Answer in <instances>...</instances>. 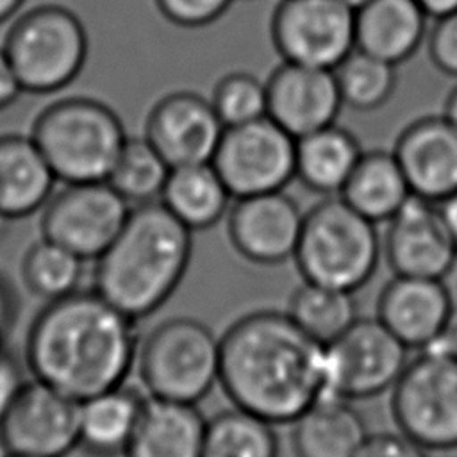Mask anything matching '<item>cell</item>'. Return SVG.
Here are the masks:
<instances>
[{"instance_id":"1","label":"cell","mask_w":457,"mask_h":457,"mask_svg":"<svg viewBox=\"0 0 457 457\" xmlns=\"http://www.w3.org/2000/svg\"><path fill=\"white\" fill-rule=\"evenodd\" d=\"M220 387L232 405L266 421L291 425L328 395L327 345L302 330L286 311L261 309L220 336Z\"/></svg>"},{"instance_id":"2","label":"cell","mask_w":457,"mask_h":457,"mask_svg":"<svg viewBox=\"0 0 457 457\" xmlns=\"http://www.w3.org/2000/svg\"><path fill=\"white\" fill-rule=\"evenodd\" d=\"M139 341L134 318L95 289H77L34 318L25 362L36 380L80 403L125 384Z\"/></svg>"},{"instance_id":"3","label":"cell","mask_w":457,"mask_h":457,"mask_svg":"<svg viewBox=\"0 0 457 457\" xmlns=\"http://www.w3.org/2000/svg\"><path fill=\"white\" fill-rule=\"evenodd\" d=\"M193 257V232L159 200L134 205L96 259L95 291L130 318L157 312L179 289Z\"/></svg>"},{"instance_id":"4","label":"cell","mask_w":457,"mask_h":457,"mask_svg":"<svg viewBox=\"0 0 457 457\" xmlns=\"http://www.w3.org/2000/svg\"><path fill=\"white\" fill-rule=\"evenodd\" d=\"M382 257L377 223L339 195L325 196L305 211L293 255L303 280L355 293L373 278Z\"/></svg>"},{"instance_id":"5","label":"cell","mask_w":457,"mask_h":457,"mask_svg":"<svg viewBox=\"0 0 457 457\" xmlns=\"http://www.w3.org/2000/svg\"><path fill=\"white\" fill-rule=\"evenodd\" d=\"M30 137L62 184L107 180L127 132L104 102L71 96L46 105L34 120Z\"/></svg>"},{"instance_id":"6","label":"cell","mask_w":457,"mask_h":457,"mask_svg":"<svg viewBox=\"0 0 457 457\" xmlns=\"http://www.w3.org/2000/svg\"><path fill=\"white\" fill-rule=\"evenodd\" d=\"M220 337L204 321L173 316L139 341L136 368L148 396L198 403L220 382Z\"/></svg>"},{"instance_id":"7","label":"cell","mask_w":457,"mask_h":457,"mask_svg":"<svg viewBox=\"0 0 457 457\" xmlns=\"http://www.w3.org/2000/svg\"><path fill=\"white\" fill-rule=\"evenodd\" d=\"M23 93L50 95L82 71L89 41L82 20L61 4H41L20 14L2 43Z\"/></svg>"},{"instance_id":"8","label":"cell","mask_w":457,"mask_h":457,"mask_svg":"<svg viewBox=\"0 0 457 457\" xmlns=\"http://www.w3.org/2000/svg\"><path fill=\"white\" fill-rule=\"evenodd\" d=\"M396 428L428 452L457 450V359L423 348L391 389Z\"/></svg>"},{"instance_id":"9","label":"cell","mask_w":457,"mask_h":457,"mask_svg":"<svg viewBox=\"0 0 457 457\" xmlns=\"http://www.w3.org/2000/svg\"><path fill=\"white\" fill-rule=\"evenodd\" d=\"M409 348L375 316L357 318L327 345L328 395L350 402L391 391L409 362Z\"/></svg>"},{"instance_id":"10","label":"cell","mask_w":457,"mask_h":457,"mask_svg":"<svg viewBox=\"0 0 457 457\" xmlns=\"http://www.w3.org/2000/svg\"><path fill=\"white\" fill-rule=\"evenodd\" d=\"M296 137L270 116L225 127L212 166L232 198L284 191L295 179Z\"/></svg>"},{"instance_id":"11","label":"cell","mask_w":457,"mask_h":457,"mask_svg":"<svg viewBox=\"0 0 457 457\" xmlns=\"http://www.w3.org/2000/svg\"><path fill=\"white\" fill-rule=\"evenodd\" d=\"M130 209L107 180L64 184L43 207L41 232L82 261H96L120 234Z\"/></svg>"},{"instance_id":"12","label":"cell","mask_w":457,"mask_h":457,"mask_svg":"<svg viewBox=\"0 0 457 457\" xmlns=\"http://www.w3.org/2000/svg\"><path fill=\"white\" fill-rule=\"evenodd\" d=\"M270 34L282 61L334 70L355 48V11L341 0H280Z\"/></svg>"},{"instance_id":"13","label":"cell","mask_w":457,"mask_h":457,"mask_svg":"<svg viewBox=\"0 0 457 457\" xmlns=\"http://www.w3.org/2000/svg\"><path fill=\"white\" fill-rule=\"evenodd\" d=\"M80 403L41 380L21 382L0 414L9 455L64 457L79 446Z\"/></svg>"},{"instance_id":"14","label":"cell","mask_w":457,"mask_h":457,"mask_svg":"<svg viewBox=\"0 0 457 457\" xmlns=\"http://www.w3.org/2000/svg\"><path fill=\"white\" fill-rule=\"evenodd\" d=\"M382 255L395 275L443 278L457 262V245L436 202L411 195L386 221Z\"/></svg>"},{"instance_id":"15","label":"cell","mask_w":457,"mask_h":457,"mask_svg":"<svg viewBox=\"0 0 457 457\" xmlns=\"http://www.w3.org/2000/svg\"><path fill=\"white\" fill-rule=\"evenodd\" d=\"M303 211L284 191L234 198L227 212V237L248 262L275 266L293 259Z\"/></svg>"},{"instance_id":"16","label":"cell","mask_w":457,"mask_h":457,"mask_svg":"<svg viewBox=\"0 0 457 457\" xmlns=\"http://www.w3.org/2000/svg\"><path fill=\"white\" fill-rule=\"evenodd\" d=\"M225 125L209 98L193 91H173L159 98L145 123V137L170 168L211 162Z\"/></svg>"},{"instance_id":"17","label":"cell","mask_w":457,"mask_h":457,"mask_svg":"<svg viewBox=\"0 0 457 457\" xmlns=\"http://www.w3.org/2000/svg\"><path fill=\"white\" fill-rule=\"evenodd\" d=\"M266 116L300 139L336 123L343 107L334 70L282 62L266 80Z\"/></svg>"},{"instance_id":"18","label":"cell","mask_w":457,"mask_h":457,"mask_svg":"<svg viewBox=\"0 0 457 457\" xmlns=\"http://www.w3.org/2000/svg\"><path fill=\"white\" fill-rule=\"evenodd\" d=\"M393 154L412 195L441 204L457 193V127L445 114L409 123Z\"/></svg>"},{"instance_id":"19","label":"cell","mask_w":457,"mask_h":457,"mask_svg":"<svg viewBox=\"0 0 457 457\" xmlns=\"http://www.w3.org/2000/svg\"><path fill=\"white\" fill-rule=\"evenodd\" d=\"M453 305L443 278L395 275L380 289L377 318L409 350H423L439 336Z\"/></svg>"},{"instance_id":"20","label":"cell","mask_w":457,"mask_h":457,"mask_svg":"<svg viewBox=\"0 0 457 457\" xmlns=\"http://www.w3.org/2000/svg\"><path fill=\"white\" fill-rule=\"evenodd\" d=\"M205 425L196 403L146 395L123 457H202Z\"/></svg>"},{"instance_id":"21","label":"cell","mask_w":457,"mask_h":457,"mask_svg":"<svg viewBox=\"0 0 457 457\" xmlns=\"http://www.w3.org/2000/svg\"><path fill=\"white\" fill-rule=\"evenodd\" d=\"M428 18L418 0H370L355 11V48L398 66L425 41Z\"/></svg>"},{"instance_id":"22","label":"cell","mask_w":457,"mask_h":457,"mask_svg":"<svg viewBox=\"0 0 457 457\" xmlns=\"http://www.w3.org/2000/svg\"><path fill=\"white\" fill-rule=\"evenodd\" d=\"M291 427L296 457H357L370 436L353 402L339 396L320 398Z\"/></svg>"},{"instance_id":"23","label":"cell","mask_w":457,"mask_h":457,"mask_svg":"<svg viewBox=\"0 0 457 457\" xmlns=\"http://www.w3.org/2000/svg\"><path fill=\"white\" fill-rule=\"evenodd\" d=\"M55 180L30 136H0V218L18 220L43 209Z\"/></svg>"},{"instance_id":"24","label":"cell","mask_w":457,"mask_h":457,"mask_svg":"<svg viewBox=\"0 0 457 457\" xmlns=\"http://www.w3.org/2000/svg\"><path fill=\"white\" fill-rule=\"evenodd\" d=\"M145 400L146 395L123 384L80 402L79 446L93 457H123Z\"/></svg>"},{"instance_id":"25","label":"cell","mask_w":457,"mask_h":457,"mask_svg":"<svg viewBox=\"0 0 457 457\" xmlns=\"http://www.w3.org/2000/svg\"><path fill=\"white\" fill-rule=\"evenodd\" d=\"M362 152L350 130L332 123L296 139L295 179L318 195H339Z\"/></svg>"},{"instance_id":"26","label":"cell","mask_w":457,"mask_h":457,"mask_svg":"<svg viewBox=\"0 0 457 457\" xmlns=\"http://www.w3.org/2000/svg\"><path fill=\"white\" fill-rule=\"evenodd\" d=\"M232 195L212 162L171 168L159 202L191 232L220 223Z\"/></svg>"},{"instance_id":"27","label":"cell","mask_w":457,"mask_h":457,"mask_svg":"<svg viewBox=\"0 0 457 457\" xmlns=\"http://www.w3.org/2000/svg\"><path fill=\"white\" fill-rule=\"evenodd\" d=\"M411 195V187L393 150L362 152L339 193L348 205L377 225L389 221Z\"/></svg>"},{"instance_id":"28","label":"cell","mask_w":457,"mask_h":457,"mask_svg":"<svg viewBox=\"0 0 457 457\" xmlns=\"http://www.w3.org/2000/svg\"><path fill=\"white\" fill-rule=\"evenodd\" d=\"M286 312L302 330L323 345L337 339L359 318L352 291L309 280H302L293 291Z\"/></svg>"},{"instance_id":"29","label":"cell","mask_w":457,"mask_h":457,"mask_svg":"<svg viewBox=\"0 0 457 457\" xmlns=\"http://www.w3.org/2000/svg\"><path fill=\"white\" fill-rule=\"evenodd\" d=\"M202 457H278L275 425L232 405L207 420Z\"/></svg>"},{"instance_id":"30","label":"cell","mask_w":457,"mask_h":457,"mask_svg":"<svg viewBox=\"0 0 457 457\" xmlns=\"http://www.w3.org/2000/svg\"><path fill=\"white\" fill-rule=\"evenodd\" d=\"M170 171V164L145 136L127 137L107 182L134 207L157 202Z\"/></svg>"},{"instance_id":"31","label":"cell","mask_w":457,"mask_h":457,"mask_svg":"<svg viewBox=\"0 0 457 457\" xmlns=\"http://www.w3.org/2000/svg\"><path fill=\"white\" fill-rule=\"evenodd\" d=\"M343 105L359 112L380 109L395 93L396 66L353 48L336 68Z\"/></svg>"},{"instance_id":"32","label":"cell","mask_w":457,"mask_h":457,"mask_svg":"<svg viewBox=\"0 0 457 457\" xmlns=\"http://www.w3.org/2000/svg\"><path fill=\"white\" fill-rule=\"evenodd\" d=\"M82 264L79 255L43 237L25 252L21 278L32 295L52 302L79 289L84 273Z\"/></svg>"},{"instance_id":"33","label":"cell","mask_w":457,"mask_h":457,"mask_svg":"<svg viewBox=\"0 0 457 457\" xmlns=\"http://www.w3.org/2000/svg\"><path fill=\"white\" fill-rule=\"evenodd\" d=\"M209 100L225 127L248 123L266 116V82L246 71H232L216 82Z\"/></svg>"},{"instance_id":"34","label":"cell","mask_w":457,"mask_h":457,"mask_svg":"<svg viewBox=\"0 0 457 457\" xmlns=\"http://www.w3.org/2000/svg\"><path fill=\"white\" fill-rule=\"evenodd\" d=\"M157 11L173 25L200 29L220 20L236 0H154Z\"/></svg>"},{"instance_id":"35","label":"cell","mask_w":457,"mask_h":457,"mask_svg":"<svg viewBox=\"0 0 457 457\" xmlns=\"http://www.w3.org/2000/svg\"><path fill=\"white\" fill-rule=\"evenodd\" d=\"M428 55L439 71L457 79V9L436 18L428 32Z\"/></svg>"},{"instance_id":"36","label":"cell","mask_w":457,"mask_h":457,"mask_svg":"<svg viewBox=\"0 0 457 457\" xmlns=\"http://www.w3.org/2000/svg\"><path fill=\"white\" fill-rule=\"evenodd\" d=\"M357 457H430V452L398 430L370 434Z\"/></svg>"},{"instance_id":"37","label":"cell","mask_w":457,"mask_h":457,"mask_svg":"<svg viewBox=\"0 0 457 457\" xmlns=\"http://www.w3.org/2000/svg\"><path fill=\"white\" fill-rule=\"evenodd\" d=\"M20 386H21V377H20L16 361L12 353L5 348V345L0 343V414Z\"/></svg>"},{"instance_id":"38","label":"cell","mask_w":457,"mask_h":457,"mask_svg":"<svg viewBox=\"0 0 457 457\" xmlns=\"http://www.w3.org/2000/svg\"><path fill=\"white\" fill-rule=\"evenodd\" d=\"M21 93L23 91H21V86L16 79L12 66H11V61H9L4 46H0V111L9 107Z\"/></svg>"},{"instance_id":"39","label":"cell","mask_w":457,"mask_h":457,"mask_svg":"<svg viewBox=\"0 0 457 457\" xmlns=\"http://www.w3.org/2000/svg\"><path fill=\"white\" fill-rule=\"evenodd\" d=\"M18 312V300L9 286V282L0 278V343H4V337L14 325Z\"/></svg>"},{"instance_id":"40","label":"cell","mask_w":457,"mask_h":457,"mask_svg":"<svg viewBox=\"0 0 457 457\" xmlns=\"http://www.w3.org/2000/svg\"><path fill=\"white\" fill-rule=\"evenodd\" d=\"M427 348L452 355L457 359V305H453L439 336Z\"/></svg>"},{"instance_id":"41","label":"cell","mask_w":457,"mask_h":457,"mask_svg":"<svg viewBox=\"0 0 457 457\" xmlns=\"http://www.w3.org/2000/svg\"><path fill=\"white\" fill-rule=\"evenodd\" d=\"M441 207V212H443V218L453 236V241L457 245V193L452 195L450 198H446L445 202L439 204Z\"/></svg>"},{"instance_id":"42","label":"cell","mask_w":457,"mask_h":457,"mask_svg":"<svg viewBox=\"0 0 457 457\" xmlns=\"http://www.w3.org/2000/svg\"><path fill=\"white\" fill-rule=\"evenodd\" d=\"M418 2L432 18H437L441 14H446L457 9V0H418Z\"/></svg>"},{"instance_id":"43","label":"cell","mask_w":457,"mask_h":457,"mask_svg":"<svg viewBox=\"0 0 457 457\" xmlns=\"http://www.w3.org/2000/svg\"><path fill=\"white\" fill-rule=\"evenodd\" d=\"M23 0H0V25L9 21L21 7Z\"/></svg>"},{"instance_id":"44","label":"cell","mask_w":457,"mask_h":457,"mask_svg":"<svg viewBox=\"0 0 457 457\" xmlns=\"http://www.w3.org/2000/svg\"><path fill=\"white\" fill-rule=\"evenodd\" d=\"M443 114L457 127V86H455V87L450 91V95L446 96Z\"/></svg>"},{"instance_id":"45","label":"cell","mask_w":457,"mask_h":457,"mask_svg":"<svg viewBox=\"0 0 457 457\" xmlns=\"http://www.w3.org/2000/svg\"><path fill=\"white\" fill-rule=\"evenodd\" d=\"M343 4H346L350 9H353V11H357V9H361L362 5H366L370 0H341Z\"/></svg>"},{"instance_id":"46","label":"cell","mask_w":457,"mask_h":457,"mask_svg":"<svg viewBox=\"0 0 457 457\" xmlns=\"http://www.w3.org/2000/svg\"><path fill=\"white\" fill-rule=\"evenodd\" d=\"M0 457H9V452H7V448H5L4 441H2V437H0Z\"/></svg>"},{"instance_id":"47","label":"cell","mask_w":457,"mask_h":457,"mask_svg":"<svg viewBox=\"0 0 457 457\" xmlns=\"http://www.w3.org/2000/svg\"><path fill=\"white\" fill-rule=\"evenodd\" d=\"M9 457H18V455H9Z\"/></svg>"}]
</instances>
